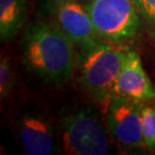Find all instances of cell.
<instances>
[{"mask_svg":"<svg viewBox=\"0 0 155 155\" xmlns=\"http://www.w3.org/2000/svg\"><path fill=\"white\" fill-rule=\"evenodd\" d=\"M140 114L144 146L155 152V106L150 102H143Z\"/></svg>","mask_w":155,"mask_h":155,"instance_id":"10","label":"cell"},{"mask_svg":"<svg viewBox=\"0 0 155 155\" xmlns=\"http://www.w3.org/2000/svg\"><path fill=\"white\" fill-rule=\"evenodd\" d=\"M16 134L25 154L52 155L59 153L55 127L48 115L37 106L29 105L18 113Z\"/></svg>","mask_w":155,"mask_h":155,"instance_id":"6","label":"cell"},{"mask_svg":"<svg viewBox=\"0 0 155 155\" xmlns=\"http://www.w3.org/2000/svg\"><path fill=\"white\" fill-rule=\"evenodd\" d=\"M141 105L136 100L114 94L107 104L106 124L118 144L127 148L144 146L141 130Z\"/></svg>","mask_w":155,"mask_h":155,"instance_id":"7","label":"cell"},{"mask_svg":"<svg viewBox=\"0 0 155 155\" xmlns=\"http://www.w3.org/2000/svg\"><path fill=\"white\" fill-rule=\"evenodd\" d=\"M15 85V71L11 59L7 55L0 60V98L5 99L11 94Z\"/></svg>","mask_w":155,"mask_h":155,"instance_id":"12","label":"cell"},{"mask_svg":"<svg viewBox=\"0 0 155 155\" xmlns=\"http://www.w3.org/2000/svg\"><path fill=\"white\" fill-rule=\"evenodd\" d=\"M75 44L47 21L25 28L21 40L22 62L29 71L51 85H61L76 69Z\"/></svg>","mask_w":155,"mask_h":155,"instance_id":"1","label":"cell"},{"mask_svg":"<svg viewBox=\"0 0 155 155\" xmlns=\"http://www.w3.org/2000/svg\"><path fill=\"white\" fill-rule=\"evenodd\" d=\"M114 94L139 102L155 100V86L145 71L140 56L136 51L127 50L114 86Z\"/></svg>","mask_w":155,"mask_h":155,"instance_id":"8","label":"cell"},{"mask_svg":"<svg viewBox=\"0 0 155 155\" xmlns=\"http://www.w3.org/2000/svg\"><path fill=\"white\" fill-rule=\"evenodd\" d=\"M143 27L150 38L155 40V0H132Z\"/></svg>","mask_w":155,"mask_h":155,"instance_id":"11","label":"cell"},{"mask_svg":"<svg viewBox=\"0 0 155 155\" xmlns=\"http://www.w3.org/2000/svg\"><path fill=\"white\" fill-rule=\"evenodd\" d=\"M28 14V0H0V38L9 41L23 28Z\"/></svg>","mask_w":155,"mask_h":155,"instance_id":"9","label":"cell"},{"mask_svg":"<svg viewBox=\"0 0 155 155\" xmlns=\"http://www.w3.org/2000/svg\"><path fill=\"white\" fill-rule=\"evenodd\" d=\"M43 7L47 22L62 31L78 48L104 40L97 33L81 0H44Z\"/></svg>","mask_w":155,"mask_h":155,"instance_id":"5","label":"cell"},{"mask_svg":"<svg viewBox=\"0 0 155 155\" xmlns=\"http://www.w3.org/2000/svg\"><path fill=\"white\" fill-rule=\"evenodd\" d=\"M127 48L123 45L100 40L79 48L76 60L78 81L91 99L106 105L114 94V86Z\"/></svg>","mask_w":155,"mask_h":155,"instance_id":"2","label":"cell"},{"mask_svg":"<svg viewBox=\"0 0 155 155\" xmlns=\"http://www.w3.org/2000/svg\"><path fill=\"white\" fill-rule=\"evenodd\" d=\"M60 140L67 154L105 155L110 150V139L97 110L89 106L64 108L59 115Z\"/></svg>","mask_w":155,"mask_h":155,"instance_id":"3","label":"cell"},{"mask_svg":"<svg viewBox=\"0 0 155 155\" xmlns=\"http://www.w3.org/2000/svg\"><path fill=\"white\" fill-rule=\"evenodd\" d=\"M99 37L123 45L143 27L132 0H81Z\"/></svg>","mask_w":155,"mask_h":155,"instance_id":"4","label":"cell"}]
</instances>
